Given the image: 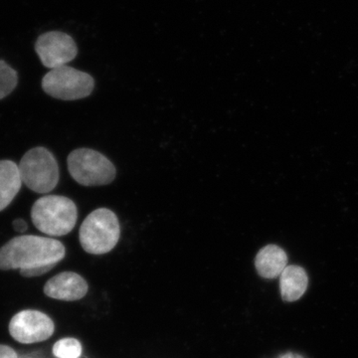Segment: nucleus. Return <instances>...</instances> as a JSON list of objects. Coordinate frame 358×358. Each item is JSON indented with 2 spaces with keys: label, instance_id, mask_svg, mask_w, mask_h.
Instances as JSON below:
<instances>
[{
  "label": "nucleus",
  "instance_id": "14",
  "mask_svg": "<svg viewBox=\"0 0 358 358\" xmlns=\"http://www.w3.org/2000/svg\"><path fill=\"white\" fill-rule=\"evenodd\" d=\"M53 355L58 358H79L82 355L81 343L72 338L60 339L53 346Z\"/></svg>",
  "mask_w": 358,
  "mask_h": 358
},
{
  "label": "nucleus",
  "instance_id": "11",
  "mask_svg": "<svg viewBox=\"0 0 358 358\" xmlns=\"http://www.w3.org/2000/svg\"><path fill=\"white\" fill-rule=\"evenodd\" d=\"M22 185L17 164L13 160H0V211L13 202Z\"/></svg>",
  "mask_w": 358,
  "mask_h": 358
},
{
  "label": "nucleus",
  "instance_id": "6",
  "mask_svg": "<svg viewBox=\"0 0 358 358\" xmlns=\"http://www.w3.org/2000/svg\"><path fill=\"white\" fill-rule=\"evenodd\" d=\"M94 87L95 81L91 75L67 65L52 69L42 80L45 93L63 101L87 98Z\"/></svg>",
  "mask_w": 358,
  "mask_h": 358
},
{
  "label": "nucleus",
  "instance_id": "3",
  "mask_svg": "<svg viewBox=\"0 0 358 358\" xmlns=\"http://www.w3.org/2000/svg\"><path fill=\"white\" fill-rule=\"evenodd\" d=\"M120 236L119 219L108 208L96 209L90 213L80 227V243L92 255L109 253L117 246Z\"/></svg>",
  "mask_w": 358,
  "mask_h": 358
},
{
  "label": "nucleus",
  "instance_id": "8",
  "mask_svg": "<svg viewBox=\"0 0 358 358\" xmlns=\"http://www.w3.org/2000/svg\"><path fill=\"white\" fill-rule=\"evenodd\" d=\"M54 322L38 310H26L16 313L9 324V333L20 343H35L46 341L54 333Z\"/></svg>",
  "mask_w": 358,
  "mask_h": 358
},
{
  "label": "nucleus",
  "instance_id": "1",
  "mask_svg": "<svg viewBox=\"0 0 358 358\" xmlns=\"http://www.w3.org/2000/svg\"><path fill=\"white\" fill-rule=\"evenodd\" d=\"M65 253V246L59 240L23 235L0 248V270L20 268L23 277H38L55 267Z\"/></svg>",
  "mask_w": 358,
  "mask_h": 358
},
{
  "label": "nucleus",
  "instance_id": "16",
  "mask_svg": "<svg viewBox=\"0 0 358 358\" xmlns=\"http://www.w3.org/2000/svg\"><path fill=\"white\" fill-rule=\"evenodd\" d=\"M13 228L17 232L23 233L27 230L28 226L23 219H16V220L13 221Z\"/></svg>",
  "mask_w": 358,
  "mask_h": 358
},
{
  "label": "nucleus",
  "instance_id": "15",
  "mask_svg": "<svg viewBox=\"0 0 358 358\" xmlns=\"http://www.w3.org/2000/svg\"><path fill=\"white\" fill-rule=\"evenodd\" d=\"M0 358H17V355L9 346L0 345Z\"/></svg>",
  "mask_w": 358,
  "mask_h": 358
},
{
  "label": "nucleus",
  "instance_id": "2",
  "mask_svg": "<svg viewBox=\"0 0 358 358\" xmlns=\"http://www.w3.org/2000/svg\"><path fill=\"white\" fill-rule=\"evenodd\" d=\"M78 219L76 204L60 195H47L35 201L31 209V220L35 227L44 234L61 237L74 229Z\"/></svg>",
  "mask_w": 358,
  "mask_h": 358
},
{
  "label": "nucleus",
  "instance_id": "5",
  "mask_svg": "<svg viewBox=\"0 0 358 358\" xmlns=\"http://www.w3.org/2000/svg\"><path fill=\"white\" fill-rule=\"evenodd\" d=\"M67 164L71 176L81 185H107L115 178V167L110 159L90 148L73 150Z\"/></svg>",
  "mask_w": 358,
  "mask_h": 358
},
{
  "label": "nucleus",
  "instance_id": "12",
  "mask_svg": "<svg viewBox=\"0 0 358 358\" xmlns=\"http://www.w3.org/2000/svg\"><path fill=\"white\" fill-rule=\"evenodd\" d=\"M308 278L307 273L299 266H289L282 271L280 286L282 300L298 301L307 291Z\"/></svg>",
  "mask_w": 358,
  "mask_h": 358
},
{
  "label": "nucleus",
  "instance_id": "17",
  "mask_svg": "<svg viewBox=\"0 0 358 358\" xmlns=\"http://www.w3.org/2000/svg\"><path fill=\"white\" fill-rule=\"evenodd\" d=\"M282 358H301V357H298V355H286V357Z\"/></svg>",
  "mask_w": 358,
  "mask_h": 358
},
{
  "label": "nucleus",
  "instance_id": "4",
  "mask_svg": "<svg viewBox=\"0 0 358 358\" xmlns=\"http://www.w3.org/2000/svg\"><path fill=\"white\" fill-rule=\"evenodd\" d=\"M18 169L22 183L32 192L45 194L58 185L57 160L47 148L37 147L28 150L21 159Z\"/></svg>",
  "mask_w": 358,
  "mask_h": 358
},
{
  "label": "nucleus",
  "instance_id": "10",
  "mask_svg": "<svg viewBox=\"0 0 358 358\" xmlns=\"http://www.w3.org/2000/svg\"><path fill=\"white\" fill-rule=\"evenodd\" d=\"M288 256L281 247L268 245L257 254L255 266L257 272L265 279H275L281 275L287 268Z\"/></svg>",
  "mask_w": 358,
  "mask_h": 358
},
{
  "label": "nucleus",
  "instance_id": "7",
  "mask_svg": "<svg viewBox=\"0 0 358 358\" xmlns=\"http://www.w3.org/2000/svg\"><path fill=\"white\" fill-rule=\"evenodd\" d=\"M35 51L42 64L49 69L65 66L76 58V42L64 32L50 31L40 35L35 43Z\"/></svg>",
  "mask_w": 358,
  "mask_h": 358
},
{
  "label": "nucleus",
  "instance_id": "9",
  "mask_svg": "<svg viewBox=\"0 0 358 358\" xmlns=\"http://www.w3.org/2000/svg\"><path fill=\"white\" fill-rule=\"evenodd\" d=\"M88 289V284L81 275L74 272H63L45 284L44 293L55 300L72 301L84 298Z\"/></svg>",
  "mask_w": 358,
  "mask_h": 358
},
{
  "label": "nucleus",
  "instance_id": "13",
  "mask_svg": "<svg viewBox=\"0 0 358 358\" xmlns=\"http://www.w3.org/2000/svg\"><path fill=\"white\" fill-rule=\"evenodd\" d=\"M17 83V72L7 64L6 61L0 60V100L13 93Z\"/></svg>",
  "mask_w": 358,
  "mask_h": 358
}]
</instances>
